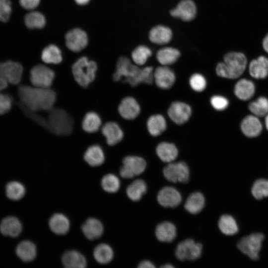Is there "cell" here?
<instances>
[{
	"mask_svg": "<svg viewBox=\"0 0 268 268\" xmlns=\"http://www.w3.org/2000/svg\"><path fill=\"white\" fill-rule=\"evenodd\" d=\"M21 104L33 112L49 111L53 108L56 93L50 88H40L21 85L18 88Z\"/></svg>",
	"mask_w": 268,
	"mask_h": 268,
	"instance_id": "1",
	"label": "cell"
},
{
	"mask_svg": "<svg viewBox=\"0 0 268 268\" xmlns=\"http://www.w3.org/2000/svg\"><path fill=\"white\" fill-rule=\"evenodd\" d=\"M153 68L147 67L140 68L133 65L127 57H120L117 63L116 70L113 75L114 81L122 80L132 86L140 83L151 84L153 80Z\"/></svg>",
	"mask_w": 268,
	"mask_h": 268,
	"instance_id": "2",
	"label": "cell"
},
{
	"mask_svg": "<svg viewBox=\"0 0 268 268\" xmlns=\"http://www.w3.org/2000/svg\"><path fill=\"white\" fill-rule=\"evenodd\" d=\"M247 64L245 55L241 52H231L224 57V62L219 63L216 72L220 77L234 79L240 76L245 71Z\"/></svg>",
	"mask_w": 268,
	"mask_h": 268,
	"instance_id": "3",
	"label": "cell"
},
{
	"mask_svg": "<svg viewBox=\"0 0 268 268\" xmlns=\"http://www.w3.org/2000/svg\"><path fill=\"white\" fill-rule=\"evenodd\" d=\"M49 112L46 120V130L59 135H68L71 133L73 122L66 111L53 108Z\"/></svg>",
	"mask_w": 268,
	"mask_h": 268,
	"instance_id": "4",
	"label": "cell"
},
{
	"mask_svg": "<svg viewBox=\"0 0 268 268\" xmlns=\"http://www.w3.org/2000/svg\"><path fill=\"white\" fill-rule=\"evenodd\" d=\"M202 244L191 238L183 239L177 243L174 255L179 263L188 264L195 262L201 256Z\"/></svg>",
	"mask_w": 268,
	"mask_h": 268,
	"instance_id": "5",
	"label": "cell"
},
{
	"mask_svg": "<svg viewBox=\"0 0 268 268\" xmlns=\"http://www.w3.org/2000/svg\"><path fill=\"white\" fill-rule=\"evenodd\" d=\"M96 63L85 57L78 59L72 67V73L76 82L83 88L87 87L95 78Z\"/></svg>",
	"mask_w": 268,
	"mask_h": 268,
	"instance_id": "6",
	"label": "cell"
},
{
	"mask_svg": "<svg viewBox=\"0 0 268 268\" xmlns=\"http://www.w3.org/2000/svg\"><path fill=\"white\" fill-rule=\"evenodd\" d=\"M162 174L168 185H184L187 184L190 180L191 170L184 161H173L167 163L163 167Z\"/></svg>",
	"mask_w": 268,
	"mask_h": 268,
	"instance_id": "7",
	"label": "cell"
},
{
	"mask_svg": "<svg viewBox=\"0 0 268 268\" xmlns=\"http://www.w3.org/2000/svg\"><path fill=\"white\" fill-rule=\"evenodd\" d=\"M122 163L119 173L121 177L125 179H133L142 175L147 167L145 160L138 156H126L123 158Z\"/></svg>",
	"mask_w": 268,
	"mask_h": 268,
	"instance_id": "8",
	"label": "cell"
},
{
	"mask_svg": "<svg viewBox=\"0 0 268 268\" xmlns=\"http://www.w3.org/2000/svg\"><path fill=\"white\" fill-rule=\"evenodd\" d=\"M156 200L158 203L163 208H175L181 205L183 198L176 187L172 185H167L158 191Z\"/></svg>",
	"mask_w": 268,
	"mask_h": 268,
	"instance_id": "9",
	"label": "cell"
},
{
	"mask_svg": "<svg viewBox=\"0 0 268 268\" xmlns=\"http://www.w3.org/2000/svg\"><path fill=\"white\" fill-rule=\"evenodd\" d=\"M264 236L261 233H253L242 238L237 243L238 248L251 259H259L262 242Z\"/></svg>",
	"mask_w": 268,
	"mask_h": 268,
	"instance_id": "10",
	"label": "cell"
},
{
	"mask_svg": "<svg viewBox=\"0 0 268 268\" xmlns=\"http://www.w3.org/2000/svg\"><path fill=\"white\" fill-rule=\"evenodd\" d=\"M55 77L54 72L43 65L33 67L30 72V80L34 86L50 88Z\"/></svg>",
	"mask_w": 268,
	"mask_h": 268,
	"instance_id": "11",
	"label": "cell"
},
{
	"mask_svg": "<svg viewBox=\"0 0 268 268\" xmlns=\"http://www.w3.org/2000/svg\"><path fill=\"white\" fill-rule=\"evenodd\" d=\"M154 234L159 242L172 243L177 238V228L176 225L172 221L163 220L158 223L156 226Z\"/></svg>",
	"mask_w": 268,
	"mask_h": 268,
	"instance_id": "12",
	"label": "cell"
},
{
	"mask_svg": "<svg viewBox=\"0 0 268 268\" xmlns=\"http://www.w3.org/2000/svg\"><path fill=\"white\" fill-rule=\"evenodd\" d=\"M183 207L189 213L198 215L201 212L206 205L204 195L200 191L190 193L183 201Z\"/></svg>",
	"mask_w": 268,
	"mask_h": 268,
	"instance_id": "13",
	"label": "cell"
},
{
	"mask_svg": "<svg viewBox=\"0 0 268 268\" xmlns=\"http://www.w3.org/2000/svg\"><path fill=\"white\" fill-rule=\"evenodd\" d=\"M88 37L85 31L79 28L69 31L66 35V44L71 51L77 52L86 47Z\"/></svg>",
	"mask_w": 268,
	"mask_h": 268,
	"instance_id": "14",
	"label": "cell"
},
{
	"mask_svg": "<svg viewBox=\"0 0 268 268\" xmlns=\"http://www.w3.org/2000/svg\"><path fill=\"white\" fill-rule=\"evenodd\" d=\"M192 113L190 106L181 102H174L170 106L168 115L175 123L181 125L187 122Z\"/></svg>",
	"mask_w": 268,
	"mask_h": 268,
	"instance_id": "15",
	"label": "cell"
},
{
	"mask_svg": "<svg viewBox=\"0 0 268 268\" xmlns=\"http://www.w3.org/2000/svg\"><path fill=\"white\" fill-rule=\"evenodd\" d=\"M1 71L8 82L18 84L21 81L23 74L22 65L16 62L7 61L0 63Z\"/></svg>",
	"mask_w": 268,
	"mask_h": 268,
	"instance_id": "16",
	"label": "cell"
},
{
	"mask_svg": "<svg viewBox=\"0 0 268 268\" xmlns=\"http://www.w3.org/2000/svg\"><path fill=\"white\" fill-rule=\"evenodd\" d=\"M197 13V7L192 0H182L170 11L171 16L185 21L193 20Z\"/></svg>",
	"mask_w": 268,
	"mask_h": 268,
	"instance_id": "17",
	"label": "cell"
},
{
	"mask_svg": "<svg viewBox=\"0 0 268 268\" xmlns=\"http://www.w3.org/2000/svg\"><path fill=\"white\" fill-rule=\"evenodd\" d=\"M153 77L157 86L163 89L170 88L175 81L174 72L166 66L156 68L153 73Z\"/></svg>",
	"mask_w": 268,
	"mask_h": 268,
	"instance_id": "18",
	"label": "cell"
},
{
	"mask_svg": "<svg viewBox=\"0 0 268 268\" xmlns=\"http://www.w3.org/2000/svg\"><path fill=\"white\" fill-rule=\"evenodd\" d=\"M148 186L146 181L139 178L133 181L127 186L126 193L127 197L133 202H138L146 194Z\"/></svg>",
	"mask_w": 268,
	"mask_h": 268,
	"instance_id": "19",
	"label": "cell"
},
{
	"mask_svg": "<svg viewBox=\"0 0 268 268\" xmlns=\"http://www.w3.org/2000/svg\"><path fill=\"white\" fill-rule=\"evenodd\" d=\"M140 110L137 102L132 97L124 98L118 106L120 115L127 120H133L137 117Z\"/></svg>",
	"mask_w": 268,
	"mask_h": 268,
	"instance_id": "20",
	"label": "cell"
},
{
	"mask_svg": "<svg viewBox=\"0 0 268 268\" xmlns=\"http://www.w3.org/2000/svg\"><path fill=\"white\" fill-rule=\"evenodd\" d=\"M241 129L246 136L254 137L260 134L263 127L261 121L257 116L249 115L242 120Z\"/></svg>",
	"mask_w": 268,
	"mask_h": 268,
	"instance_id": "21",
	"label": "cell"
},
{
	"mask_svg": "<svg viewBox=\"0 0 268 268\" xmlns=\"http://www.w3.org/2000/svg\"><path fill=\"white\" fill-rule=\"evenodd\" d=\"M102 133L109 145H114L120 142L123 137V132L119 126L115 122H109L102 128Z\"/></svg>",
	"mask_w": 268,
	"mask_h": 268,
	"instance_id": "22",
	"label": "cell"
},
{
	"mask_svg": "<svg viewBox=\"0 0 268 268\" xmlns=\"http://www.w3.org/2000/svg\"><path fill=\"white\" fill-rule=\"evenodd\" d=\"M250 74L256 79H263L268 75V59L261 56L252 60L249 66Z\"/></svg>",
	"mask_w": 268,
	"mask_h": 268,
	"instance_id": "23",
	"label": "cell"
},
{
	"mask_svg": "<svg viewBox=\"0 0 268 268\" xmlns=\"http://www.w3.org/2000/svg\"><path fill=\"white\" fill-rule=\"evenodd\" d=\"M157 156L164 163H169L174 161L178 155V150L173 143L162 142L156 149Z\"/></svg>",
	"mask_w": 268,
	"mask_h": 268,
	"instance_id": "24",
	"label": "cell"
},
{
	"mask_svg": "<svg viewBox=\"0 0 268 268\" xmlns=\"http://www.w3.org/2000/svg\"><path fill=\"white\" fill-rule=\"evenodd\" d=\"M81 229L85 236L88 239L92 240L101 236L104 228L99 220L89 218L83 224Z\"/></svg>",
	"mask_w": 268,
	"mask_h": 268,
	"instance_id": "25",
	"label": "cell"
},
{
	"mask_svg": "<svg viewBox=\"0 0 268 268\" xmlns=\"http://www.w3.org/2000/svg\"><path fill=\"white\" fill-rule=\"evenodd\" d=\"M21 231V223L15 217L8 216L4 218L0 225V231L5 236L15 237L20 234Z\"/></svg>",
	"mask_w": 268,
	"mask_h": 268,
	"instance_id": "26",
	"label": "cell"
},
{
	"mask_svg": "<svg viewBox=\"0 0 268 268\" xmlns=\"http://www.w3.org/2000/svg\"><path fill=\"white\" fill-rule=\"evenodd\" d=\"M172 37L171 30L163 25H157L153 27L149 33V38L152 43L163 45L170 42Z\"/></svg>",
	"mask_w": 268,
	"mask_h": 268,
	"instance_id": "27",
	"label": "cell"
},
{
	"mask_svg": "<svg viewBox=\"0 0 268 268\" xmlns=\"http://www.w3.org/2000/svg\"><path fill=\"white\" fill-rule=\"evenodd\" d=\"M62 261L64 267L67 268H83L86 265L84 257L75 250L66 252L62 256Z\"/></svg>",
	"mask_w": 268,
	"mask_h": 268,
	"instance_id": "28",
	"label": "cell"
},
{
	"mask_svg": "<svg viewBox=\"0 0 268 268\" xmlns=\"http://www.w3.org/2000/svg\"><path fill=\"white\" fill-rule=\"evenodd\" d=\"M49 225L52 232L58 235L66 234L70 227L68 219L62 213L54 214L49 220Z\"/></svg>",
	"mask_w": 268,
	"mask_h": 268,
	"instance_id": "29",
	"label": "cell"
},
{
	"mask_svg": "<svg viewBox=\"0 0 268 268\" xmlns=\"http://www.w3.org/2000/svg\"><path fill=\"white\" fill-rule=\"evenodd\" d=\"M255 92V86L251 80L241 79L235 85L234 93L240 100L246 101L252 97Z\"/></svg>",
	"mask_w": 268,
	"mask_h": 268,
	"instance_id": "30",
	"label": "cell"
},
{
	"mask_svg": "<svg viewBox=\"0 0 268 268\" xmlns=\"http://www.w3.org/2000/svg\"><path fill=\"white\" fill-rule=\"evenodd\" d=\"M84 160L90 166H98L105 161V155L101 147L98 145L89 147L84 154Z\"/></svg>",
	"mask_w": 268,
	"mask_h": 268,
	"instance_id": "31",
	"label": "cell"
},
{
	"mask_svg": "<svg viewBox=\"0 0 268 268\" xmlns=\"http://www.w3.org/2000/svg\"><path fill=\"white\" fill-rule=\"evenodd\" d=\"M36 247L34 243L28 240L21 242L17 246L16 253L24 262L33 261L36 256Z\"/></svg>",
	"mask_w": 268,
	"mask_h": 268,
	"instance_id": "32",
	"label": "cell"
},
{
	"mask_svg": "<svg viewBox=\"0 0 268 268\" xmlns=\"http://www.w3.org/2000/svg\"><path fill=\"white\" fill-rule=\"evenodd\" d=\"M180 56V53L177 49L164 47L157 53L156 59L163 66H168L175 63Z\"/></svg>",
	"mask_w": 268,
	"mask_h": 268,
	"instance_id": "33",
	"label": "cell"
},
{
	"mask_svg": "<svg viewBox=\"0 0 268 268\" xmlns=\"http://www.w3.org/2000/svg\"><path fill=\"white\" fill-rule=\"evenodd\" d=\"M147 127L150 134L156 136L161 134L166 130V122L162 115H154L148 118Z\"/></svg>",
	"mask_w": 268,
	"mask_h": 268,
	"instance_id": "34",
	"label": "cell"
},
{
	"mask_svg": "<svg viewBox=\"0 0 268 268\" xmlns=\"http://www.w3.org/2000/svg\"><path fill=\"white\" fill-rule=\"evenodd\" d=\"M218 227L222 234L227 236L233 235L238 230L235 220L228 214H223L219 217Z\"/></svg>",
	"mask_w": 268,
	"mask_h": 268,
	"instance_id": "35",
	"label": "cell"
},
{
	"mask_svg": "<svg viewBox=\"0 0 268 268\" xmlns=\"http://www.w3.org/2000/svg\"><path fill=\"white\" fill-rule=\"evenodd\" d=\"M42 61L46 64H58L62 61L61 51L55 45H49L45 47L41 54Z\"/></svg>",
	"mask_w": 268,
	"mask_h": 268,
	"instance_id": "36",
	"label": "cell"
},
{
	"mask_svg": "<svg viewBox=\"0 0 268 268\" xmlns=\"http://www.w3.org/2000/svg\"><path fill=\"white\" fill-rule=\"evenodd\" d=\"M93 256L98 263L101 264H106L112 260L114 252L109 245L102 243L99 244L95 248Z\"/></svg>",
	"mask_w": 268,
	"mask_h": 268,
	"instance_id": "37",
	"label": "cell"
},
{
	"mask_svg": "<svg viewBox=\"0 0 268 268\" xmlns=\"http://www.w3.org/2000/svg\"><path fill=\"white\" fill-rule=\"evenodd\" d=\"M101 120L99 115L93 112L86 113L82 122L83 130L88 133H94L100 129Z\"/></svg>",
	"mask_w": 268,
	"mask_h": 268,
	"instance_id": "38",
	"label": "cell"
},
{
	"mask_svg": "<svg viewBox=\"0 0 268 268\" xmlns=\"http://www.w3.org/2000/svg\"><path fill=\"white\" fill-rule=\"evenodd\" d=\"M24 22L28 28H42L46 24V19L41 12L32 11L25 15Z\"/></svg>",
	"mask_w": 268,
	"mask_h": 268,
	"instance_id": "39",
	"label": "cell"
},
{
	"mask_svg": "<svg viewBox=\"0 0 268 268\" xmlns=\"http://www.w3.org/2000/svg\"><path fill=\"white\" fill-rule=\"evenodd\" d=\"M249 110L257 117H264L268 114V99L260 97L249 105Z\"/></svg>",
	"mask_w": 268,
	"mask_h": 268,
	"instance_id": "40",
	"label": "cell"
},
{
	"mask_svg": "<svg viewBox=\"0 0 268 268\" xmlns=\"http://www.w3.org/2000/svg\"><path fill=\"white\" fill-rule=\"evenodd\" d=\"M25 194V189L20 183L12 181L8 183L6 186L7 197L14 201L21 199Z\"/></svg>",
	"mask_w": 268,
	"mask_h": 268,
	"instance_id": "41",
	"label": "cell"
},
{
	"mask_svg": "<svg viewBox=\"0 0 268 268\" xmlns=\"http://www.w3.org/2000/svg\"><path fill=\"white\" fill-rule=\"evenodd\" d=\"M101 186L104 191L110 193L117 192L121 187L119 178L114 174H108L102 179Z\"/></svg>",
	"mask_w": 268,
	"mask_h": 268,
	"instance_id": "42",
	"label": "cell"
},
{
	"mask_svg": "<svg viewBox=\"0 0 268 268\" xmlns=\"http://www.w3.org/2000/svg\"><path fill=\"white\" fill-rule=\"evenodd\" d=\"M151 50L144 45L137 47L132 53V58L134 63L139 66L144 65L151 56Z\"/></svg>",
	"mask_w": 268,
	"mask_h": 268,
	"instance_id": "43",
	"label": "cell"
},
{
	"mask_svg": "<svg viewBox=\"0 0 268 268\" xmlns=\"http://www.w3.org/2000/svg\"><path fill=\"white\" fill-rule=\"evenodd\" d=\"M252 194L253 197L260 200L268 197V180L259 179L253 184L252 188Z\"/></svg>",
	"mask_w": 268,
	"mask_h": 268,
	"instance_id": "44",
	"label": "cell"
},
{
	"mask_svg": "<svg viewBox=\"0 0 268 268\" xmlns=\"http://www.w3.org/2000/svg\"><path fill=\"white\" fill-rule=\"evenodd\" d=\"M189 82L192 88L198 92L203 90L206 85L205 78L199 73L193 74L190 78Z\"/></svg>",
	"mask_w": 268,
	"mask_h": 268,
	"instance_id": "45",
	"label": "cell"
},
{
	"mask_svg": "<svg viewBox=\"0 0 268 268\" xmlns=\"http://www.w3.org/2000/svg\"><path fill=\"white\" fill-rule=\"evenodd\" d=\"M13 99L7 93H0V116L8 112L12 108Z\"/></svg>",
	"mask_w": 268,
	"mask_h": 268,
	"instance_id": "46",
	"label": "cell"
},
{
	"mask_svg": "<svg viewBox=\"0 0 268 268\" xmlns=\"http://www.w3.org/2000/svg\"><path fill=\"white\" fill-rule=\"evenodd\" d=\"M11 3L9 0H0V21L7 22L11 13Z\"/></svg>",
	"mask_w": 268,
	"mask_h": 268,
	"instance_id": "47",
	"label": "cell"
},
{
	"mask_svg": "<svg viewBox=\"0 0 268 268\" xmlns=\"http://www.w3.org/2000/svg\"><path fill=\"white\" fill-rule=\"evenodd\" d=\"M212 106L216 110L221 111L225 109L228 106L229 102L224 97L215 95L210 99Z\"/></svg>",
	"mask_w": 268,
	"mask_h": 268,
	"instance_id": "48",
	"label": "cell"
},
{
	"mask_svg": "<svg viewBox=\"0 0 268 268\" xmlns=\"http://www.w3.org/2000/svg\"><path fill=\"white\" fill-rule=\"evenodd\" d=\"M21 6L25 9L31 10L36 8L40 0H19Z\"/></svg>",
	"mask_w": 268,
	"mask_h": 268,
	"instance_id": "49",
	"label": "cell"
},
{
	"mask_svg": "<svg viewBox=\"0 0 268 268\" xmlns=\"http://www.w3.org/2000/svg\"><path fill=\"white\" fill-rule=\"evenodd\" d=\"M137 268H155L156 266L151 260L144 259L141 260L137 264Z\"/></svg>",
	"mask_w": 268,
	"mask_h": 268,
	"instance_id": "50",
	"label": "cell"
},
{
	"mask_svg": "<svg viewBox=\"0 0 268 268\" xmlns=\"http://www.w3.org/2000/svg\"><path fill=\"white\" fill-rule=\"evenodd\" d=\"M8 81L3 75L0 66V90L6 88L8 86Z\"/></svg>",
	"mask_w": 268,
	"mask_h": 268,
	"instance_id": "51",
	"label": "cell"
},
{
	"mask_svg": "<svg viewBox=\"0 0 268 268\" xmlns=\"http://www.w3.org/2000/svg\"><path fill=\"white\" fill-rule=\"evenodd\" d=\"M262 45L264 50L268 53V34L264 37Z\"/></svg>",
	"mask_w": 268,
	"mask_h": 268,
	"instance_id": "52",
	"label": "cell"
},
{
	"mask_svg": "<svg viewBox=\"0 0 268 268\" xmlns=\"http://www.w3.org/2000/svg\"><path fill=\"white\" fill-rule=\"evenodd\" d=\"M159 268H175V266L170 263H166L161 265L158 267Z\"/></svg>",
	"mask_w": 268,
	"mask_h": 268,
	"instance_id": "53",
	"label": "cell"
},
{
	"mask_svg": "<svg viewBox=\"0 0 268 268\" xmlns=\"http://www.w3.org/2000/svg\"><path fill=\"white\" fill-rule=\"evenodd\" d=\"M75 1L79 5H85L88 3L90 0H75Z\"/></svg>",
	"mask_w": 268,
	"mask_h": 268,
	"instance_id": "54",
	"label": "cell"
},
{
	"mask_svg": "<svg viewBox=\"0 0 268 268\" xmlns=\"http://www.w3.org/2000/svg\"><path fill=\"white\" fill-rule=\"evenodd\" d=\"M265 125H266L267 129L268 130V114L266 116Z\"/></svg>",
	"mask_w": 268,
	"mask_h": 268,
	"instance_id": "55",
	"label": "cell"
}]
</instances>
